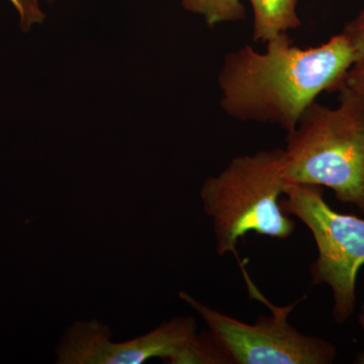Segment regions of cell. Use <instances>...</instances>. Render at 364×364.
<instances>
[{"mask_svg":"<svg viewBox=\"0 0 364 364\" xmlns=\"http://www.w3.org/2000/svg\"><path fill=\"white\" fill-rule=\"evenodd\" d=\"M354 53V61L346 76L345 85L364 91V9L344 28Z\"/></svg>","mask_w":364,"mask_h":364,"instance_id":"cell-10","label":"cell"},{"mask_svg":"<svg viewBox=\"0 0 364 364\" xmlns=\"http://www.w3.org/2000/svg\"><path fill=\"white\" fill-rule=\"evenodd\" d=\"M282 210L298 217L312 232L318 258L311 267L314 284L331 289L335 322L343 324L356 306V279L364 265V220L335 212L326 203L323 186L287 182Z\"/></svg>","mask_w":364,"mask_h":364,"instance_id":"cell-4","label":"cell"},{"mask_svg":"<svg viewBox=\"0 0 364 364\" xmlns=\"http://www.w3.org/2000/svg\"><path fill=\"white\" fill-rule=\"evenodd\" d=\"M18 16V25L23 32L28 33L33 26L45 21L42 0H9Z\"/></svg>","mask_w":364,"mask_h":364,"instance_id":"cell-11","label":"cell"},{"mask_svg":"<svg viewBox=\"0 0 364 364\" xmlns=\"http://www.w3.org/2000/svg\"><path fill=\"white\" fill-rule=\"evenodd\" d=\"M358 322L359 324L361 325V327H363L364 331V305H363V308H361V312L359 314ZM355 363L358 364H364V351L358 354V358H356Z\"/></svg>","mask_w":364,"mask_h":364,"instance_id":"cell-12","label":"cell"},{"mask_svg":"<svg viewBox=\"0 0 364 364\" xmlns=\"http://www.w3.org/2000/svg\"><path fill=\"white\" fill-rule=\"evenodd\" d=\"M189 13L202 16L210 28L221 23L245 20V6L241 0H181Z\"/></svg>","mask_w":364,"mask_h":364,"instance_id":"cell-8","label":"cell"},{"mask_svg":"<svg viewBox=\"0 0 364 364\" xmlns=\"http://www.w3.org/2000/svg\"><path fill=\"white\" fill-rule=\"evenodd\" d=\"M267 43L264 53L250 46L228 53L218 75L220 104L235 119L272 124L289 133L320 93L344 87L353 49L343 33L308 49L294 46L287 33Z\"/></svg>","mask_w":364,"mask_h":364,"instance_id":"cell-1","label":"cell"},{"mask_svg":"<svg viewBox=\"0 0 364 364\" xmlns=\"http://www.w3.org/2000/svg\"><path fill=\"white\" fill-rule=\"evenodd\" d=\"M226 354L215 343L210 332L198 334L189 342L186 348L174 359L172 364H226Z\"/></svg>","mask_w":364,"mask_h":364,"instance_id":"cell-9","label":"cell"},{"mask_svg":"<svg viewBox=\"0 0 364 364\" xmlns=\"http://www.w3.org/2000/svg\"><path fill=\"white\" fill-rule=\"evenodd\" d=\"M191 316L166 321L128 341H112L109 326L98 320L77 321L67 328L55 350L57 364H142L161 358L171 364L196 335Z\"/></svg>","mask_w":364,"mask_h":364,"instance_id":"cell-6","label":"cell"},{"mask_svg":"<svg viewBox=\"0 0 364 364\" xmlns=\"http://www.w3.org/2000/svg\"><path fill=\"white\" fill-rule=\"evenodd\" d=\"M257 293V291H256ZM258 298L273 311L272 316L260 315L254 324L241 322L205 306L186 291L179 298L202 317L213 338L236 364H329L334 363L336 348L318 337L303 334L287 322L298 305L272 306L258 294Z\"/></svg>","mask_w":364,"mask_h":364,"instance_id":"cell-5","label":"cell"},{"mask_svg":"<svg viewBox=\"0 0 364 364\" xmlns=\"http://www.w3.org/2000/svg\"><path fill=\"white\" fill-rule=\"evenodd\" d=\"M254 14L253 40H268L301 28L296 14L299 0H249Z\"/></svg>","mask_w":364,"mask_h":364,"instance_id":"cell-7","label":"cell"},{"mask_svg":"<svg viewBox=\"0 0 364 364\" xmlns=\"http://www.w3.org/2000/svg\"><path fill=\"white\" fill-rule=\"evenodd\" d=\"M335 109L314 102L287 133L284 176L334 191L364 214V91L345 85Z\"/></svg>","mask_w":364,"mask_h":364,"instance_id":"cell-2","label":"cell"},{"mask_svg":"<svg viewBox=\"0 0 364 364\" xmlns=\"http://www.w3.org/2000/svg\"><path fill=\"white\" fill-rule=\"evenodd\" d=\"M284 164V149L260 151L233 158L219 176L203 182L200 198L220 256L238 258V242L250 232L279 240L293 235L294 221L279 203L289 182Z\"/></svg>","mask_w":364,"mask_h":364,"instance_id":"cell-3","label":"cell"},{"mask_svg":"<svg viewBox=\"0 0 364 364\" xmlns=\"http://www.w3.org/2000/svg\"><path fill=\"white\" fill-rule=\"evenodd\" d=\"M49 1H53V0H49Z\"/></svg>","mask_w":364,"mask_h":364,"instance_id":"cell-13","label":"cell"}]
</instances>
